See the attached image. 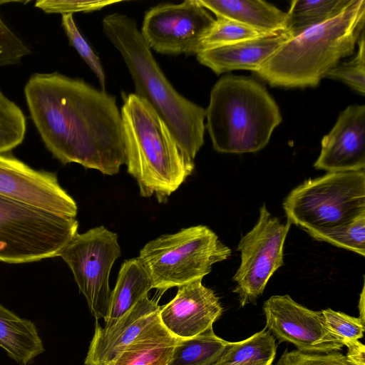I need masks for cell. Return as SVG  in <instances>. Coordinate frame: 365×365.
<instances>
[{
  "label": "cell",
  "instance_id": "6da1fadb",
  "mask_svg": "<svg viewBox=\"0 0 365 365\" xmlns=\"http://www.w3.org/2000/svg\"><path fill=\"white\" fill-rule=\"evenodd\" d=\"M24 95L31 118L54 158L104 175L119 172L125 153L114 96L58 72L34 73Z\"/></svg>",
  "mask_w": 365,
  "mask_h": 365
},
{
  "label": "cell",
  "instance_id": "7a4b0ae2",
  "mask_svg": "<svg viewBox=\"0 0 365 365\" xmlns=\"http://www.w3.org/2000/svg\"><path fill=\"white\" fill-rule=\"evenodd\" d=\"M103 31L121 54L135 85L165 121L185 156L191 162L204 144L205 110L180 95L154 58L137 24L120 13L104 17Z\"/></svg>",
  "mask_w": 365,
  "mask_h": 365
},
{
  "label": "cell",
  "instance_id": "3957f363",
  "mask_svg": "<svg viewBox=\"0 0 365 365\" xmlns=\"http://www.w3.org/2000/svg\"><path fill=\"white\" fill-rule=\"evenodd\" d=\"M365 1L289 38L255 72L271 86L316 87L340 61L351 56L364 32Z\"/></svg>",
  "mask_w": 365,
  "mask_h": 365
},
{
  "label": "cell",
  "instance_id": "277c9868",
  "mask_svg": "<svg viewBox=\"0 0 365 365\" xmlns=\"http://www.w3.org/2000/svg\"><path fill=\"white\" fill-rule=\"evenodd\" d=\"M123 140L128 173L142 197L155 195L165 202L192 174L194 163L180 150L168 125L153 108L135 93H121Z\"/></svg>",
  "mask_w": 365,
  "mask_h": 365
},
{
  "label": "cell",
  "instance_id": "5b68a950",
  "mask_svg": "<svg viewBox=\"0 0 365 365\" xmlns=\"http://www.w3.org/2000/svg\"><path fill=\"white\" fill-rule=\"evenodd\" d=\"M205 128L215 150L254 153L264 148L282 117L277 103L255 79L231 74L213 86Z\"/></svg>",
  "mask_w": 365,
  "mask_h": 365
},
{
  "label": "cell",
  "instance_id": "8992f818",
  "mask_svg": "<svg viewBox=\"0 0 365 365\" xmlns=\"http://www.w3.org/2000/svg\"><path fill=\"white\" fill-rule=\"evenodd\" d=\"M230 249L208 227L196 225L148 242L140 251L153 288L165 291L202 279L214 264L227 259Z\"/></svg>",
  "mask_w": 365,
  "mask_h": 365
},
{
  "label": "cell",
  "instance_id": "52a82bcc",
  "mask_svg": "<svg viewBox=\"0 0 365 365\" xmlns=\"http://www.w3.org/2000/svg\"><path fill=\"white\" fill-rule=\"evenodd\" d=\"M78 227L76 217L0 194V262L19 264L59 257Z\"/></svg>",
  "mask_w": 365,
  "mask_h": 365
},
{
  "label": "cell",
  "instance_id": "ba28073f",
  "mask_svg": "<svg viewBox=\"0 0 365 365\" xmlns=\"http://www.w3.org/2000/svg\"><path fill=\"white\" fill-rule=\"evenodd\" d=\"M291 224L307 232L344 225L365 213V172L328 173L305 180L283 202Z\"/></svg>",
  "mask_w": 365,
  "mask_h": 365
},
{
  "label": "cell",
  "instance_id": "9c48e42d",
  "mask_svg": "<svg viewBox=\"0 0 365 365\" xmlns=\"http://www.w3.org/2000/svg\"><path fill=\"white\" fill-rule=\"evenodd\" d=\"M120 255L117 234L103 226L77 233L60 253L96 320L108 317L112 292L109 276Z\"/></svg>",
  "mask_w": 365,
  "mask_h": 365
},
{
  "label": "cell",
  "instance_id": "30bf717a",
  "mask_svg": "<svg viewBox=\"0 0 365 365\" xmlns=\"http://www.w3.org/2000/svg\"><path fill=\"white\" fill-rule=\"evenodd\" d=\"M291 223L272 217L264 204L253 228L239 242L241 262L233 280V292L242 307L259 297L274 273L284 264L283 249Z\"/></svg>",
  "mask_w": 365,
  "mask_h": 365
},
{
  "label": "cell",
  "instance_id": "8fae6325",
  "mask_svg": "<svg viewBox=\"0 0 365 365\" xmlns=\"http://www.w3.org/2000/svg\"><path fill=\"white\" fill-rule=\"evenodd\" d=\"M215 19L198 0L164 3L145 14L140 33L150 47L167 55H197Z\"/></svg>",
  "mask_w": 365,
  "mask_h": 365
},
{
  "label": "cell",
  "instance_id": "7c38bea8",
  "mask_svg": "<svg viewBox=\"0 0 365 365\" xmlns=\"http://www.w3.org/2000/svg\"><path fill=\"white\" fill-rule=\"evenodd\" d=\"M265 328L279 342L295 345L305 353L338 351L342 341L328 329L322 311H313L296 302L288 294L274 295L264 301Z\"/></svg>",
  "mask_w": 365,
  "mask_h": 365
},
{
  "label": "cell",
  "instance_id": "4fadbf2b",
  "mask_svg": "<svg viewBox=\"0 0 365 365\" xmlns=\"http://www.w3.org/2000/svg\"><path fill=\"white\" fill-rule=\"evenodd\" d=\"M0 194L59 215H77L75 200L55 173L34 170L9 153H0Z\"/></svg>",
  "mask_w": 365,
  "mask_h": 365
},
{
  "label": "cell",
  "instance_id": "5bb4252c",
  "mask_svg": "<svg viewBox=\"0 0 365 365\" xmlns=\"http://www.w3.org/2000/svg\"><path fill=\"white\" fill-rule=\"evenodd\" d=\"M175 297L160 307L163 327L177 339H188L212 327L223 309L213 290L197 279L178 287Z\"/></svg>",
  "mask_w": 365,
  "mask_h": 365
},
{
  "label": "cell",
  "instance_id": "9a60e30c",
  "mask_svg": "<svg viewBox=\"0 0 365 365\" xmlns=\"http://www.w3.org/2000/svg\"><path fill=\"white\" fill-rule=\"evenodd\" d=\"M314 166L328 173L364 170V105H350L340 112L334 127L322 140Z\"/></svg>",
  "mask_w": 365,
  "mask_h": 365
},
{
  "label": "cell",
  "instance_id": "2e32d148",
  "mask_svg": "<svg viewBox=\"0 0 365 365\" xmlns=\"http://www.w3.org/2000/svg\"><path fill=\"white\" fill-rule=\"evenodd\" d=\"M160 309L146 295L111 327L96 323L84 365H106L158 318Z\"/></svg>",
  "mask_w": 365,
  "mask_h": 365
},
{
  "label": "cell",
  "instance_id": "e0dca14e",
  "mask_svg": "<svg viewBox=\"0 0 365 365\" xmlns=\"http://www.w3.org/2000/svg\"><path fill=\"white\" fill-rule=\"evenodd\" d=\"M286 31L243 41L198 53V62L216 74L235 70H247L254 73L288 39Z\"/></svg>",
  "mask_w": 365,
  "mask_h": 365
},
{
  "label": "cell",
  "instance_id": "ac0fdd59",
  "mask_svg": "<svg viewBox=\"0 0 365 365\" xmlns=\"http://www.w3.org/2000/svg\"><path fill=\"white\" fill-rule=\"evenodd\" d=\"M217 17L229 19L250 28L276 34L285 31L287 12L262 0H198Z\"/></svg>",
  "mask_w": 365,
  "mask_h": 365
},
{
  "label": "cell",
  "instance_id": "d6986e66",
  "mask_svg": "<svg viewBox=\"0 0 365 365\" xmlns=\"http://www.w3.org/2000/svg\"><path fill=\"white\" fill-rule=\"evenodd\" d=\"M177 340L158 317L106 365H168Z\"/></svg>",
  "mask_w": 365,
  "mask_h": 365
},
{
  "label": "cell",
  "instance_id": "ffe728a7",
  "mask_svg": "<svg viewBox=\"0 0 365 365\" xmlns=\"http://www.w3.org/2000/svg\"><path fill=\"white\" fill-rule=\"evenodd\" d=\"M153 289L151 278L138 257L122 264L115 286L111 292L104 327H110Z\"/></svg>",
  "mask_w": 365,
  "mask_h": 365
},
{
  "label": "cell",
  "instance_id": "44dd1931",
  "mask_svg": "<svg viewBox=\"0 0 365 365\" xmlns=\"http://www.w3.org/2000/svg\"><path fill=\"white\" fill-rule=\"evenodd\" d=\"M0 347L21 365L44 352L36 325L0 304Z\"/></svg>",
  "mask_w": 365,
  "mask_h": 365
},
{
  "label": "cell",
  "instance_id": "7402d4cb",
  "mask_svg": "<svg viewBox=\"0 0 365 365\" xmlns=\"http://www.w3.org/2000/svg\"><path fill=\"white\" fill-rule=\"evenodd\" d=\"M354 0H294L287 12L286 33L289 38L339 15Z\"/></svg>",
  "mask_w": 365,
  "mask_h": 365
},
{
  "label": "cell",
  "instance_id": "603a6c76",
  "mask_svg": "<svg viewBox=\"0 0 365 365\" xmlns=\"http://www.w3.org/2000/svg\"><path fill=\"white\" fill-rule=\"evenodd\" d=\"M275 355V339L264 328L243 341H230L214 365H272Z\"/></svg>",
  "mask_w": 365,
  "mask_h": 365
},
{
  "label": "cell",
  "instance_id": "cb8c5ba5",
  "mask_svg": "<svg viewBox=\"0 0 365 365\" xmlns=\"http://www.w3.org/2000/svg\"><path fill=\"white\" fill-rule=\"evenodd\" d=\"M230 341L212 327L188 339H178L168 365H214Z\"/></svg>",
  "mask_w": 365,
  "mask_h": 365
},
{
  "label": "cell",
  "instance_id": "d4e9b609",
  "mask_svg": "<svg viewBox=\"0 0 365 365\" xmlns=\"http://www.w3.org/2000/svg\"><path fill=\"white\" fill-rule=\"evenodd\" d=\"M307 233L317 240L365 256V213L344 225Z\"/></svg>",
  "mask_w": 365,
  "mask_h": 365
},
{
  "label": "cell",
  "instance_id": "484cf974",
  "mask_svg": "<svg viewBox=\"0 0 365 365\" xmlns=\"http://www.w3.org/2000/svg\"><path fill=\"white\" fill-rule=\"evenodd\" d=\"M26 130L23 111L0 89V153H9L21 144Z\"/></svg>",
  "mask_w": 365,
  "mask_h": 365
},
{
  "label": "cell",
  "instance_id": "4316f807",
  "mask_svg": "<svg viewBox=\"0 0 365 365\" xmlns=\"http://www.w3.org/2000/svg\"><path fill=\"white\" fill-rule=\"evenodd\" d=\"M271 34H274L263 32L229 19L217 17L202 41L200 51Z\"/></svg>",
  "mask_w": 365,
  "mask_h": 365
},
{
  "label": "cell",
  "instance_id": "83f0119b",
  "mask_svg": "<svg viewBox=\"0 0 365 365\" xmlns=\"http://www.w3.org/2000/svg\"><path fill=\"white\" fill-rule=\"evenodd\" d=\"M358 51L349 61L339 63L331 69L324 78L341 81L351 89L365 95V34L363 32L357 43Z\"/></svg>",
  "mask_w": 365,
  "mask_h": 365
},
{
  "label": "cell",
  "instance_id": "f1b7e54d",
  "mask_svg": "<svg viewBox=\"0 0 365 365\" xmlns=\"http://www.w3.org/2000/svg\"><path fill=\"white\" fill-rule=\"evenodd\" d=\"M61 24L69 43L76 49L98 80L102 91H106V74L100 58L79 31L73 14L62 15Z\"/></svg>",
  "mask_w": 365,
  "mask_h": 365
},
{
  "label": "cell",
  "instance_id": "f546056e",
  "mask_svg": "<svg viewBox=\"0 0 365 365\" xmlns=\"http://www.w3.org/2000/svg\"><path fill=\"white\" fill-rule=\"evenodd\" d=\"M11 3H23V1L0 0V7ZM30 53L29 48L6 24L0 15V67L16 64Z\"/></svg>",
  "mask_w": 365,
  "mask_h": 365
},
{
  "label": "cell",
  "instance_id": "4dcf8cb0",
  "mask_svg": "<svg viewBox=\"0 0 365 365\" xmlns=\"http://www.w3.org/2000/svg\"><path fill=\"white\" fill-rule=\"evenodd\" d=\"M322 312L328 329L342 341L343 344L363 337L365 322L359 317H351L329 308Z\"/></svg>",
  "mask_w": 365,
  "mask_h": 365
},
{
  "label": "cell",
  "instance_id": "1f68e13d",
  "mask_svg": "<svg viewBox=\"0 0 365 365\" xmlns=\"http://www.w3.org/2000/svg\"><path fill=\"white\" fill-rule=\"evenodd\" d=\"M120 2L118 0L77 1L41 0L36 1L35 7L48 14H73L76 12H92Z\"/></svg>",
  "mask_w": 365,
  "mask_h": 365
},
{
  "label": "cell",
  "instance_id": "d6a6232c",
  "mask_svg": "<svg viewBox=\"0 0 365 365\" xmlns=\"http://www.w3.org/2000/svg\"><path fill=\"white\" fill-rule=\"evenodd\" d=\"M277 365H354L345 355L338 351L317 354L305 353L298 350H286Z\"/></svg>",
  "mask_w": 365,
  "mask_h": 365
},
{
  "label": "cell",
  "instance_id": "836d02e7",
  "mask_svg": "<svg viewBox=\"0 0 365 365\" xmlns=\"http://www.w3.org/2000/svg\"><path fill=\"white\" fill-rule=\"evenodd\" d=\"M347 347L346 359L354 365H365V346L359 340L345 342Z\"/></svg>",
  "mask_w": 365,
  "mask_h": 365
},
{
  "label": "cell",
  "instance_id": "e575fe53",
  "mask_svg": "<svg viewBox=\"0 0 365 365\" xmlns=\"http://www.w3.org/2000/svg\"><path fill=\"white\" fill-rule=\"evenodd\" d=\"M364 286H363L361 293L360 294V299H359V318L361 319L363 321L365 322V316H364Z\"/></svg>",
  "mask_w": 365,
  "mask_h": 365
}]
</instances>
